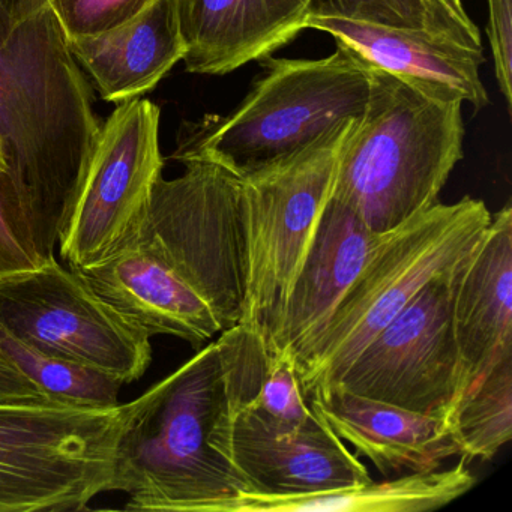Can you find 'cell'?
<instances>
[{
  "mask_svg": "<svg viewBox=\"0 0 512 512\" xmlns=\"http://www.w3.org/2000/svg\"><path fill=\"white\" fill-rule=\"evenodd\" d=\"M155 182L134 238L79 271L92 289L154 335L199 349L241 323L245 301L242 181L209 161Z\"/></svg>",
  "mask_w": 512,
  "mask_h": 512,
  "instance_id": "1",
  "label": "cell"
},
{
  "mask_svg": "<svg viewBox=\"0 0 512 512\" xmlns=\"http://www.w3.org/2000/svg\"><path fill=\"white\" fill-rule=\"evenodd\" d=\"M92 98L52 8L13 23L0 5L2 194L43 265L100 139Z\"/></svg>",
  "mask_w": 512,
  "mask_h": 512,
  "instance_id": "2",
  "label": "cell"
},
{
  "mask_svg": "<svg viewBox=\"0 0 512 512\" xmlns=\"http://www.w3.org/2000/svg\"><path fill=\"white\" fill-rule=\"evenodd\" d=\"M223 404L217 340L133 401L110 484V491L127 494L125 509L215 512L224 500L247 491L212 446Z\"/></svg>",
  "mask_w": 512,
  "mask_h": 512,
  "instance_id": "3",
  "label": "cell"
},
{
  "mask_svg": "<svg viewBox=\"0 0 512 512\" xmlns=\"http://www.w3.org/2000/svg\"><path fill=\"white\" fill-rule=\"evenodd\" d=\"M461 104L431 100L373 68L370 100L344 140L331 199L376 235L436 205L463 158Z\"/></svg>",
  "mask_w": 512,
  "mask_h": 512,
  "instance_id": "4",
  "label": "cell"
},
{
  "mask_svg": "<svg viewBox=\"0 0 512 512\" xmlns=\"http://www.w3.org/2000/svg\"><path fill=\"white\" fill-rule=\"evenodd\" d=\"M263 65L265 76L230 115L191 125L175 160L209 161L244 178L304 151L367 109L373 67L344 44L328 58H266Z\"/></svg>",
  "mask_w": 512,
  "mask_h": 512,
  "instance_id": "5",
  "label": "cell"
},
{
  "mask_svg": "<svg viewBox=\"0 0 512 512\" xmlns=\"http://www.w3.org/2000/svg\"><path fill=\"white\" fill-rule=\"evenodd\" d=\"M490 221L482 200L464 197L452 205L437 202L380 233L322 331L293 356L305 397L337 382L428 281L454 268L478 244Z\"/></svg>",
  "mask_w": 512,
  "mask_h": 512,
  "instance_id": "6",
  "label": "cell"
},
{
  "mask_svg": "<svg viewBox=\"0 0 512 512\" xmlns=\"http://www.w3.org/2000/svg\"><path fill=\"white\" fill-rule=\"evenodd\" d=\"M131 409L0 404V512L83 511L110 491Z\"/></svg>",
  "mask_w": 512,
  "mask_h": 512,
  "instance_id": "7",
  "label": "cell"
},
{
  "mask_svg": "<svg viewBox=\"0 0 512 512\" xmlns=\"http://www.w3.org/2000/svg\"><path fill=\"white\" fill-rule=\"evenodd\" d=\"M358 121V119H356ZM356 121L241 178L245 301L241 323L269 340L316 235L344 140Z\"/></svg>",
  "mask_w": 512,
  "mask_h": 512,
  "instance_id": "8",
  "label": "cell"
},
{
  "mask_svg": "<svg viewBox=\"0 0 512 512\" xmlns=\"http://www.w3.org/2000/svg\"><path fill=\"white\" fill-rule=\"evenodd\" d=\"M0 329L44 355L136 382L152 361L151 335L56 259L0 278Z\"/></svg>",
  "mask_w": 512,
  "mask_h": 512,
  "instance_id": "9",
  "label": "cell"
},
{
  "mask_svg": "<svg viewBox=\"0 0 512 512\" xmlns=\"http://www.w3.org/2000/svg\"><path fill=\"white\" fill-rule=\"evenodd\" d=\"M160 116L152 101L136 98L118 104L101 125L91 166L59 232L68 268L100 265L136 235L163 176Z\"/></svg>",
  "mask_w": 512,
  "mask_h": 512,
  "instance_id": "10",
  "label": "cell"
},
{
  "mask_svg": "<svg viewBox=\"0 0 512 512\" xmlns=\"http://www.w3.org/2000/svg\"><path fill=\"white\" fill-rule=\"evenodd\" d=\"M454 268L428 281L335 383L364 397L445 418L466 389L452 325Z\"/></svg>",
  "mask_w": 512,
  "mask_h": 512,
  "instance_id": "11",
  "label": "cell"
},
{
  "mask_svg": "<svg viewBox=\"0 0 512 512\" xmlns=\"http://www.w3.org/2000/svg\"><path fill=\"white\" fill-rule=\"evenodd\" d=\"M212 446L253 493H317L371 481L361 458L316 412L307 421L290 424L223 404Z\"/></svg>",
  "mask_w": 512,
  "mask_h": 512,
  "instance_id": "12",
  "label": "cell"
},
{
  "mask_svg": "<svg viewBox=\"0 0 512 512\" xmlns=\"http://www.w3.org/2000/svg\"><path fill=\"white\" fill-rule=\"evenodd\" d=\"M307 28L328 32L365 64L392 74L440 103H490L479 68L484 53L454 38L418 29L371 25L334 17H310Z\"/></svg>",
  "mask_w": 512,
  "mask_h": 512,
  "instance_id": "13",
  "label": "cell"
},
{
  "mask_svg": "<svg viewBox=\"0 0 512 512\" xmlns=\"http://www.w3.org/2000/svg\"><path fill=\"white\" fill-rule=\"evenodd\" d=\"M307 400L335 436L385 478L433 472L460 457L443 418L364 397L338 383L317 386Z\"/></svg>",
  "mask_w": 512,
  "mask_h": 512,
  "instance_id": "14",
  "label": "cell"
},
{
  "mask_svg": "<svg viewBox=\"0 0 512 512\" xmlns=\"http://www.w3.org/2000/svg\"><path fill=\"white\" fill-rule=\"evenodd\" d=\"M310 0H175L193 74L223 76L292 43L310 19Z\"/></svg>",
  "mask_w": 512,
  "mask_h": 512,
  "instance_id": "15",
  "label": "cell"
},
{
  "mask_svg": "<svg viewBox=\"0 0 512 512\" xmlns=\"http://www.w3.org/2000/svg\"><path fill=\"white\" fill-rule=\"evenodd\" d=\"M452 325L466 388L512 352L511 203L491 215L478 244L454 268Z\"/></svg>",
  "mask_w": 512,
  "mask_h": 512,
  "instance_id": "16",
  "label": "cell"
},
{
  "mask_svg": "<svg viewBox=\"0 0 512 512\" xmlns=\"http://www.w3.org/2000/svg\"><path fill=\"white\" fill-rule=\"evenodd\" d=\"M379 235L346 206L326 200L301 271L269 335L274 350L295 356L328 322L364 268Z\"/></svg>",
  "mask_w": 512,
  "mask_h": 512,
  "instance_id": "17",
  "label": "cell"
},
{
  "mask_svg": "<svg viewBox=\"0 0 512 512\" xmlns=\"http://www.w3.org/2000/svg\"><path fill=\"white\" fill-rule=\"evenodd\" d=\"M107 103L152 91L185 56L175 0H154L136 19L97 37L68 40Z\"/></svg>",
  "mask_w": 512,
  "mask_h": 512,
  "instance_id": "18",
  "label": "cell"
},
{
  "mask_svg": "<svg viewBox=\"0 0 512 512\" xmlns=\"http://www.w3.org/2000/svg\"><path fill=\"white\" fill-rule=\"evenodd\" d=\"M476 478L461 460L433 472L391 476L304 494L239 491L215 512H422L442 508L472 490Z\"/></svg>",
  "mask_w": 512,
  "mask_h": 512,
  "instance_id": "19",
  "label": "cell"
},
{
  "mask_svg": "<svg viewBox=\"0 0 512 512\" xmlns=\"http://www.w3.org/2000/svg\"><path fill=\"white\" fill-rule=\"evenodd\" d=\"M443 419L461 460H491L512 437V352L473 380Z\"/></svg>",
  "mask_w": 512,
  "mask_h": 512,
  "instance_id": "20",
  "label": "cell"
},
{
  "mask_svg": "<svg viewBox=\"0 0 512 512\" xmlns=\"http://www.w3.org/2000/svg\"><path fill=\"white\" fill-rule=\"evenodd\" d=\"M310 17H334L392 28L418 29L481 49V34L461 0H310Z\"/></svg>",
  "mask_w": 512,
  "mask_h": 512,
  "instance_id": "21",
  "label": "cell"
},
{
  "mask_svg": "<svg viewBox=\"0 0 512 512\" xmlns=\"http://www.w3.org/2000/svg\"><path fill=\"white\" fill-rule=\"evenodd\" d=\"M0 346L31 377L50 401L83 409L119 406L124 383L110 374L68 359L44 355L0 329Z\"/></svg>",
  "mask_w": 512,
  "mask_h": 512,
  "instance_id": "22",
  "label": "cell"
},
{
  "mask_svg": "<svg viewBox=\"0 0 512 512\" xmlns=\"http://www.w3.org/2000/svg\"><path fill=\"white\" fill-rule=\"evenodd\" d=\"M154 0H50L67 40L97 37L136 19Z\"/></svg>",
  "mask_w": 512,
  "mask_h": 512,
  "instance_id": "23",
  "label": "cell"
},
{
  "mask_svg": "<svg viewBox=\"0 0 512 512\" xmlns=\"http://www.w3.org/2000/svg\"><path fill=\"white\" fill-rule=\"evenodd\" d=\"M487 34L493 53L497 85L512 109V0H488Z\"/></svg>",
  "mask_w": 512,
  "mask_h": 512,
  "instance_id": "24",
  "label": "cell"
},
{
  "mask_svg": "<svg viewBox=\"0 0 512 512\" xmlns=\"http://www.w3.org/2000/svg\"><path fill=\"white\" fill-rule=\"evenodd\" d=\"M53 403L0 346V404Z\"/></svg>",
  "mask_w": 512,
  "mask_h": 512,
  "instance_id": "25",
  "label": "cell"
},
{
  "mask_svg": "<svg viewBox=\"0 0 512 512\" xmlns=\"http://www.w3.org/2000/svg\"><path fill=\"white\" fill-rule=\"evenodd\" d=\"M37 254L20 238L0 208V278L40 268Z\"/></svg>",
  "mask_w": 512,
  "mask_h": 512,
  "instance_id": "26",
  "label": "cell"
},
{
  "mask_svg": "<svg viewBox=\"0 0 512 512\" xmlns=\"http://www.w3.org/2000/svg\"><path fill=\"white\" fill-rule=\"evenodd\" d=\"M50 0H0L11 22L20 23L49 7Z\"/></svg>",
  "mask_w": 512,
  "mask_h": 512,
  "instance_id": "27",
  "label": "cell"
},
{
  "mask_svg": "<svg viewBox=\"0 0 512 512\" xmlns=\"http://www.w3.org/2000/svg\"><path fill=\"white\" fill-rule=\"evenodd\" d=\"M2 176H4V163H2V158H0V208H2V211H4V214L7 215L8 220H10V223L13 224L14 229L17 230V233H19L20 238L23 239V241L26 242V245H28L29 248H31L32 251H34L35 254H37V251H35L34 245L29 242V239L26 238L25 235H23L22 230L17 227V224L14 223L13 218H11V215L8 214L7 206H5L4 202V194H2ZM38 256V254H37ZM40 259V257H38ZM41 262V260H40Z\"/></svg>",
  "mask_w": 512,
  "mask_h": 512,
  "instance_id": "28",
  "label": "cell"
}]
</instances>
